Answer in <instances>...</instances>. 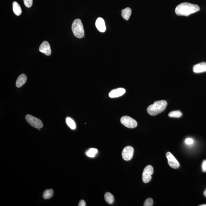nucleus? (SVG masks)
<instances>
[{
	"label": "nucleus",
	"instance_id": "obj_1",
	"mask_svg": "<svg viewBox=\"0 0 206 206\" xmlns=\"http://www.w3.org/2000/svg\"><path fill=\"white\" fill-rule=\"evenodd\" d=\"M199 6L196 4L188 2H184L176 7L175 12L179 16H188L189 15L200 10Z\"/></svg>",
	"mask_w": 206,
	"mask_h": 206
},
{
	"label": "nucleus",
	"instance_id": "obj_2",
	"mask_svg": "<svg viewBox=\"0 0 206 206\" xmlns=\"http://www.w3.org/2000/svg\"><path fill=\"white\" fill-rule=\"evenodd\" d=\"M167 103L165 100L154 102L147 108V112L151 116H155L163 111L167 107Z\"/></svg>",
	"mask_w": 206,
	"mask_h": 206
},
{
	"label": "nucleus",
	"instance_id": "obj_3",
	"mask_svg": "<svg viewBox=\"0 0 206 206\" xmlns=\"http://www.w3.org/2000/svg\"><path fill=\"white\" fill-rule=\"evenodd\" d=\"M74 36L78 38H83L84 36V31L81 20L77 19L73 23L72 26Z\"/></svg>",
	"mask_w": 206,
	"mask_h": 206
},
{
	"label": "nucleus",
	"instance_id": "obj_4",
	"mask_svg": "<svg viewBox=\"0 0 206 206\" xmlns=\"http://www.w3.org/2000/svg\"><path fill=\"white\" fill-rule=\"evenodd\" d=\"M26 120L29 125L36 129H40L43 127V122L40 119L30 114L26 115Z\"/></svg>",
	"mask_w": 206,
	"mask_h": 206
},
{
	"label": "nucleus",
	"instance_id": "obj_5",
	"mask_svg": "<svg viewBox=\"0 0 206 206\" xmlns=\"http://www.w3.org/2000/svg\"><path fill=\"white\" fill-rule=\"evenodd\" d=\"M121 123L127 128H134L137 126V123L134 119L129 116H123L120 120Z\"/></svg>",
	"mask_w": 206,
	"mask_h": 206
},
{
	"label": "nucleus",
	"instance_id": "obj_6",
	"mask_svg": "<svg viewBox=\"0 0 206 206\" xmlns=\"http://www.w3.org/2000/svg\"><path fill=\"white\" fill-rule=\"evenodd\" d=\"M153 172L154 169L152 166L148 165L145 167L142 173V181L144 183H147L151 181Z\"/></svg>",
	"mask_w": 206,
	"mask_h": 206
},
{
	"label": "nucleus",
	"instance_id": "obj_7",
	"mask_svg": "<svg viewBox=\"0 0 206 206\" xmlns=\"http://www.w3.org/2000/svg\"><path fill=\"white\" fill-rule=\"evenodd\" d=\"M134 150L132 147L128 146L124 148L122 152L123 159L125 161H129L132 158Z\"/></svg>",
	"mask_w": 206,
	"mask_h": 206
},
{
	"label": "nucleus",
	"instance_id": "obj_8",
	"mask_svg": "<svg viewBox=\"0 0 206 206\" xmlns=\"http://www.w3.org/2000/svg\"><path fill=\"white\" fill-rule=\"evenodd\" d=\"M166 157L168 159V163L170 167L176 169L179 167V163L174 156L170 152L167 153Z\"/></svg>",
	"mask_w": 206,
	"mask_h": 206
},
{
	"label": "nucleus",
	"instance_id": "obj_9",
	"mask_svg": "<svg viewBox=\"0 0 206 206\" xmlns=\"http://www.w3.org/2000/svg\"><path fill=\"white\" fill-rule=\"evenodd\" d=\"M39 51L40 52L45 54L46 55L49 56L51 54L50 44L47 41H44L40 46Z\"/></svg>",
	"mask_w": 206,
	"mask_h": 206
},
{
	"label": "nucleus",
	"instance_id": "obj_10",
	"mask_svg": "<svg viewBox=\"0 0 206 206\" xmlns=\"http://www.w3.org/2000/svg\"><path fill=\"white\" fill-rule=\"evenodd\" d=\"M126 92V90L123 88H118L111 90L108 96L110 98H114L120 97L123 96Z\"/></svg>",
	"mask_w": 206,
	"mask_h": 206
},
{
	"label": "nucleus",
	"instance_id": "obj_11",
	"mask_svg": "<svg viewBox=\"0 0 206 206\" xmlns=\"http://www.w3.org/2000/svg\"><path fill=\"white\" fill-rule=\"evenodd\" d=\"M193 72L196 73L206 72V63L202 62L195 65L193 68Z\"/></svg>",
	"mask_w": 206,
	"mask_h": 206
},
{
	"label": "nucleus",
	"instance_id": "obj_12",
	"mask_svg": "<svg viewBox=\"0 0 206 206\" xmlns=\"http://www.w3.org/2000/svg\"><path fill=\"white\" fill-rule=\"evenodd\" d=\"M96 27L100 32H103L106 31L105 21L103 18H98L96 21Z\"/></svg>",
	"mask_w": 206,
	"mask_h": 206
},
{
	"label": "nucleus",
	"instance_id": "obj_13",
	"mask_svg": "<svg viewBox=\"0 0 206 206\" xmlns=\"http://www.w3.org/2000/svg\"><path fill=\"white\" fill-rule=\"evenodd\" d=\"M27 77L24 74H21L18 77L16 81V86L17 88H21L26 83Z\"/></svg>",
	"mask_w": 206,
	"mask_h": 206
},
{
	"label": "nucleus",
	"instance_id": "obj_14",
	"mask_svg": "<svg viewBox=\"0 0 206 206\" xmlns=\"http://www.w3.org/2000/svg\"><path fill=\"white\" fill-rule=\"evenodd\" d=\"M132 13V10L131 8L129 7H127L126 8L122 10V15L124 19L128 21Z\"/></svg>",
	"mask_w": 206,
	"mask_h": 206
},
{
	"label": "nucleus",
	"instance_id": "obj_15",
	"mask_svg": "<svg viewBox=\"0 0 206 206\" xmlns=\"http://www.w3.org/2000/svg\"><path fill=\"white\" fill-rule=\"evenodd\" d=\"M13 10L14 13L17 16H20L22 13L21 7L17 2H13Z\"/></svg>",
	"mask_w": 206,
	"mask_h": 206
},
{
	"label": "nucleus",
	"instance_id": "obj_16",
	"mask_svg": "<svg viewBox=\"0 0 206 206\" xmlns=\"http://www.w3.org/2000/svg\"><path fill=\"white\" fill-rule=\"evenodd\" d=\"M105 200L109 204H112L114 201V196L110 193H106L104 196Z\"/></svg>",
	"mask_w": 206,
	"mask_h": 206
},
{
	"label": "nucleus",
	"instance_id": "obj_17",
	"mask_svg": "<svg viewBox=\"0 0 206 206\" xmlns=\"http://www.w3.org/2000/svg\"><path fill=\"white\" fill-rule=\"evenodd\" d=\"M53 193L54 191L52 189H47L45 190L44 193H43V198L45 199H51V198L53 196Z\"/></svg>",
	"mask_w": 206,
	"mask_h": 206
},
{
	"label": "nucleus",
	"instance_id": "obj_18",
	"mask_svg": "<svg viewBox=\"0 0 206 206\" xmlns=\"http://www.w3.org/2000/svg\"><path fill=\"white\" fill-rule=\"evenodd\" d=\"M66 123L68 126L72 129H75L76 128V125L75 122L72 119L69 117H67L66 118Z\"/></svg>",
	"mask_w": 206,
	"mask_h": 206
},
{
	"label": "nucleus",
	"instance_id": "obj_19",
	"mask_svg": "<svg viewBox=\"0 0 206 206\" xmlns=\"http://www.w3.org/2000/svg\"><path fill=\"white\" fill-rule=\"evenodd\" d=\"M97 149L96 148H91L87 151L86 154L89 157L93 158L94 157L95 155L97 153Z\"/></svg>",
	"mask_w": 206,
	"mask_h": 206
},
{
	"label": "nucleus",
	"instance_id": "obj_20",
	"mask_svg": "<svg viewBox=\"0 0 206 206\" xmlns=\"http://www.w3.org/2000/svg\"><path fill=\"white\" fill-rule=\"evenodd\" d=\"M182 115V113L179 110L171 111L168 114L169 117L172 118H179Z\"/></svg>",
	"mask_w": 206,
	"mask_h": 206
},
{
	"label": "nucleus",
	"instance_id": "obj_21",
	"mask_svg": "<svg viewBox=\"0 0 206 206\" xmlns=\"http://www.w3.org/2000/svg\"><path fill=\"white\" fill-rule=\"evenodd\" d=\"M153 204V200L152 198H148L145 200L144 206H152Z\"/></svg>",
	"mask_w": 206,
	"mask_h": 206
},
{
	"label": "nucleus",
	"instance_id": "obj_22",
	"mask_svg": "<svg viewBox=\"0 0 206 206\" xmlns=\"http://www.w3.org/2000/svg\"><path fill=\"white\" fill-rule=\"evenodd\" d=\"M24 5L26 7L30 8L32 7L33 0H24Z\"/></svg>",
	"mask_w": 206,
	"mask_h": 206
},
{
	"label": "nucleus",
	"instance_id": "obj_23",
	"mask_svg": "<svg viewBox=\"0 0 206 206\" xmlns=\"http://www.w3.org/2000/svg\"><path fill=\"white\" fill-rule=\"evenodd\" d=\"M185 142L187 145H191L193 143V140L191 138H187L185 139Z\"/></svg>",
	"mask_w": 206,
	"mask_h": 206
},
{
	"label": "nucleus",
	"instance_id": "obj_24",
	"mask_svg": "<svg viewBox=\"0 0 206 206\" xmlns=\"http://www.w3.org/2000/svg\"><path fill=\"white\" fill-rule=\"evenodd\" d=\"M202 169L203 171L204 172H206V160L203 161L202 163Z\"/></svg>",
	"mask_w": 206,
	"mask_h": 206
},
{
	"label": "nucleus",
	"instance_id": "obj_25",
	"mask_svg": "<svg viewBox=\"0 0 206 206\" xmlns=\"http://www.w3.org/2000/svg\"><path fill=\"white\" fill-rule=\"evenodd\" d=\"M79 206H86V204L84 200H81L80 201V203L78 204Z\"/></svg>",
	"mask_w": 206,
	"mask_h": 206
},
{
	"label": "nucleus",
	"instance_id": "obj_26",
	"mask_svg": "<svg viewBox=\"0 0 206 206\" xmlns=\"http://www.w3.org/2000/svg\"><path fill=\"white\" fill-rule=\"evenodd\" d=\"M204 196H205V197H206V189L205 190V191H204Z\"/></svg>",
	"mask_w": 206,
	"mask_h": 206
},
{
	"label": "nucleus",
	"instance_id": "obj_27",
	"mask_svg": "<svg viewBox=\"0 0 206 206\" xmlns=\"http://www.w3.org/2000/svg\"><path fill=\"white\" fill-rule=\"evenodd\" d=\"M200 206H206V204H203V205H199Z\"/></svg>",
	"mask_w": 206,
	"mask_h": 206
}]
</instances>
